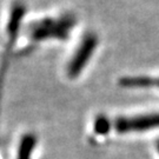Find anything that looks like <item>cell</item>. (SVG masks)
Wrapping results in <instances>:
<instances>
[{"label":"cell","mask_w":159,"mask_h":159,"mask_svg":"<svg viewBox=\"0 0 159 159\" xmlns=\"http://www.w3.org/2000/svg\"><path fill=\"white\" fill-rule=\"evenodd\" d=\"M73 24L74 19L72 17H65L58 23L53 20H44L33 26V38L40 40L48 37H57L65 39L67 37L68 30L73 26Z\"/></svg>","instance_id":"1"},{"label":"cell","mask_w":159,"mask_h":159,"mask_svg":"<svg viewBox=\"0 0 159 159\" xmlns=\"http://www.w3.org/2000/svg\"><path fill=\"white\" fill-rule=\"evenodd\" d=\"M97 45H98V39L94 34L90 33L84 38L77 53L74 54L72 61L68 65V75L71 78L77 77L81 72L86 63L90 60Z\"/></svg>","instance_id":"2"},{"label":"cell","mask_w":159,"mask_h":159,"mask_svg":"<svg viewBox=\"0 0 159 159\" xmlns=\"http://www.w3.org/2000/svg\"><path fill=\"white\" fill-rule=\"evenodd\" d=\"M156 127H159V113L136 118H119L116 123V129L119 132L145 131Z\"/></svg>","instance_id":"3"},{"label":"cell","mask_w":159,"mask_h":159,"mask_svg":"<svg viewBox=\"0 0 159 159\" xmlns=\"http://www.w3.org/2000/svg\"><path fill=\"white\" fill-rule=\"evenodd\" d=\"M119 84L124 87H151L153 85L159 86V80H154L148 77H131V78H121Z\"/></svg>","instance_id":"4"},{"label":"cell","mask_w":159,"mask_h":159,"mask_svg":"<svg viewBox=\"0 0 159 159\" xmlns=\"http://www.w3.org/2000/svg\"><path fill=\"white\" fill-rule=\"evenodd\" d=\"M24 13H25V8L21 5H16L11 14V19H10V23H8V33L11 35H16L20 26V21L24 17Z\"/></svg>","instance_id":"5"},{"label":"cell","mask_w":159,"mask_h":159,"mask_svg":"<svg viewBox=\"0 0 159 159\" xmlns=\"http://www.w3.org/2000/svg\"><path fill=\"white\" fill-rule=\"evenodd\" d=\"M34 143H35V139L33 136L24 137L23 142H21V148H20V153H19V159H29L30 153L34 146Z\"/></svg>","instance_id":"6"},{"label":"cell","mask_w":159,"mask_h":159,"mask_svg":"<svg viewBox=\"0 0 159 159\" xmlns=\"http://www.w3.org/2000/svg\"><path fill=\"white\" fill-rule=\"evenodd\" d=\"M94 130L97 133L99 134H106L110 130V123L105 117H98L96 119V124H94Z\"/></svg>","instance_id":"7"},{"label":"cell","mask_w":159,"mask_h":159,"mask_svg":"<svg viewBox=\"0 0 159 159\" xmlns=\"http://www.w3.org/2000/svg\"><path fill=\"white\" fill-rule=\"evenodd\" d=\"M158 148H159V144H158Z\"/></svg>","instance_id":"8"}]
</instances>
